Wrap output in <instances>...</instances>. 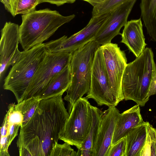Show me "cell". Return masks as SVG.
Listing matches in <instances>:
<instances>
[{
  "label": "cell",
  "instance_id": "3",
  "mask_svg": "<svg viewBox=\"0 0 156 156\" xmlns=\"http://www.w3.org/2000/svg\"><path fill=\"white\" fill-rule=\"evenodd\" d=\"M156 74L153 52L151 48H146L126 66L122 81L124 99L132 100L140 106H144L149 99L148 94Z\"/></svg>",
  "mask_w": 156,
  "mask_h": 156
},
{
  "label": "cell",
  "instance_id": "2",
  "mask_svg": "<svg viewBox=\"0 0 156 156\" xmlns=\"http://www.w3.org/2000/svg\"><path fill=\"white\" fill-rule=\"evenodd\" d=\"M73 14L65 16L48 8L22 15L20 43L24 51L43 43L62 26L73 20Z\"/></svg>",
  "mask_w": 156,
  "mask_h": 156
},
{
  "label": "cell",
  "instance_id": "8",
  "mask_svg": "<svg viewBox=\"0 0 156 156\" xmlns=\"http://www.w3.org/2000/svg\"><path fill=\"white\" fill-rule=\"evenodd\" d=\"M110 12L97 16H92L87 25L69 37L64 35L44 43L47 51L50 53L72 52L93 41L97 32L108 18Z\"/></svg>",
  "mask_w": 156,
  "mask_h": 156
},
{
  "label": "cell",
  "instance_id": "6",
  "mask_svg": "<svg viewBox=\"0 0 156 156\" xmlns=\"http://www.w3.org/2000/svg\"><path fill=\"white\" fill-rule=\"evenodd\" d=\"M86 97L73 104L59 139L80 149L89 132L92 122L91 105Z\"/></svg>",
  "mask_w": 156,
  "mask_h": 156
},
{
  "label": "cell",
  "instance_id": "21",
  "mask_svg": "<svg viewBox=\"0 0 156 156\" xmlns=\"http://www.w3.org/2000/svg\"><path fill=\"white\" fill-rule=\"evenodd\" d=\"M140 156H156V128L149 124L145 143Z\"/></svg>",
  "mask_w": 156,
  "mask_h": 156
},
{
  "label": "cell",
  "instance_id": "34",
  "mask_svg": "<svg viewBox=\"0 0 156 156\" xmlns=\"http://www.w3.org/2000/svg\"><path fill=\"white\" fill-rule=\"evenodd\" d=\"M68 3H73L76 0H68Z\"/></svg>",
  "mask_w": 156,
  "mask_h": 156
},
{
  "label": "cell",
  "instance_id": "30",
  "mask_svg": "<svg viewBox=\"0 0 156 156\" xmlns=\"http://www.w3.org/2000/svg\"><path fill=\"white\" fill-rule=\"evenodd\" d=\"M48 2L52 4H55L57 6H59L68 3V0H38V4Z\"/></svg>",
  "mask_w": 156,
  "mask_h": 156
},
{
  "label": "cell",
  "instance_id": "22",
  "mask_svg": "<svg viewBox=\"0 0 156 156\" xmlns=\"http://www.w3.org/2000/svg\"><path fill=\"white\" fill-rule=\"evenodd\" d=\"M130 0H106L99 5L93 7L92 16H97L110 12L120 5Z\"/></svg>",
  "mask_w": 156,
  "mask_h": 156
},
{
  "label": "cell",
  "instance_id": "19",
  "mask_svg": "<svg viewBox=\"0 0 156 156\" xmlns=\"http://www.w3.org/2000/svg\"><path fill=\"white\" fill-rule=\"evenodd\" d=\"M141 16L147 32L156 42V0H141Z\"/></svg>",
  "mask_w": 156,
  "mask_h": 156
},
{
  "label": "cell",
  "instance_id": "32",
  "mask_svg": "<svg viewBox=\"0 0 156 156\" xmlns=\"http://www.w3.org/2000/svg\"><path fill=\"white\" fill-rule=\"evenodd\" d=\"M89 3L93 7H96L104 2L106 0H82Z\"/></svg>",
  "mask_w": 156,
  "mask_h": 156
},
{
  "label": "cell",
  "instance_id": "27",
  "mask_svg": "<svg viewBox=\"0 0 156 156\" xmlns=\"http://www.w3.org/2000/svg\"><path fill=\"white\" fill-rule=\"evenodd\" d=\"M20 126L17 124L8 125L7 136L10 145L15 137L17 135Z\"/></svg>",
  "mask_w": 156,
  "mask_h": 156
},
{
  "label": "cell",
  "instance_id": "31",
  "mask_svg": "<svg viewBox=\"0 0 156 156\" xmlns=\"http://www.w3.org/2000/svg\"><path fill=\"white\" fill-rule=\"evenodd\" d=\"M156 94V74L151 81L148 96L150 97L151 95Z\"/></svg>",
  "mask_w": 156,
  "mask_h": 156
},
{
  "label": "cell",
  "instance_id": "14",
  "mask_svg": "<svg viewBox=\"0 0 156 156\" xmlns=\"http://www.w3.org/2000/svg\"><path fill=\"white\" fill-rule=\"evenodd\" d=\"M121 35V42L124 44L136 58L138 57L147 44L141 18L127 21Z\"/></svg>",
  "mask_w": 156,
  "mask_h": 156
},
{
  "label": "cell",
  "instance_id": "18",
  "mask_svg": "<svg viewBox=\"0 0 156 156\" xmlns=\"http://www.w3.org/2000/svg\"><path fill=\"white\" fill-rule=\"evenodd\" d=\"M92 122L88 134L81 148L77 151V156H94V149L97 139L101 121L105 111L90 106Z\"/></svg>",
  "mask_w": 156,
  "mask_h": 156
},
{
  "label": "cell",
  "instance_id": "13",
  "mask_svg": "<svg viewBox=\"0 0 156 156\" xmlns=\"http://www.w3.org/2000/svg\"><path fill=\"white\" fill-rule=\"evenodd\" d=\"M121 114L115 106L109 107L101 121L94 156H108L117 122Z\"/></svg>",
  "mask_w": 156,
  "mask_h": 156
},
{
  "label": "cell",
  "instance_id": "33",
  "mask_svg": "<svg viewBox=\"0 0 156 156\" xmlns=\"http://www.w3.org/2000/svg\"><path fill=\"white\" fill-rule=\"evenodd\" d=\"M12 3L14 12V16H15V9L16 5V3L17 0H11Z\"/></svg>",
  "mask_w": 156,
  "mask_h": 156
},
{
  "label": "cell",
  "instance_id": "7",
  "mask_svg": "<svg viewBox=\"0 0 156 156\" xmlns=\"http://www.w3.org/2000/svg\"><path fill=\"white\" fill-rule=\"evenodd\" d=\"M72 55V52L47 51L27 90L23 100L40 97L54 77L70 64Z\"/></svg>",
  "mask_w": 156,
  "mask_h": 156
},
{
  "label": "cell",
  "instance_id": "4",
  "mask_svg": "<svg viewBox=\"0 0 156 156\" xmlns=\"http://www.w3.org/2000/svg\"><path fill=\"white\" fill-rule=\"evenodd\" d=\"M47 51L44 43L21 51L4 80V89L12 92L17 103L23 100L27 90Z\"/></svg>",
  "mask_w": 156,
  "mask_h": 156
},
{
  "label": "cell",
  "instance_id": "25",
  "mask_svg": "<svg viewBox=\"0 0 156 156\" xmlns=\"http://www.w3.org/2000/svg\"><path fill=\"white\" fill-rule=\"evenodd\" d=\"M70 146L66 142L62 144L57 143L53 147L50 156H77V151Z\"/></svg>",
  "mask_w": 156,
  "mask_h": 156
},
{
  "label": "cell",
  "instance_id": "17",
  "mask_svg": "<svg viewBox=\"0 0 156 156\" xmlns=\"http://www.w3.org/2000/svg\"><path fill=\"white\" fill-rule=\"evenodd\" d=\"M71 80L70 64L57 74L41 94V99L63 94L69 88Z\"/></svg>",
  "mask_w": 156,
  "mask_h": 156
},
{
  "label": "cell",
  "instance_id": "29",
  "mask_svg": "<svg viewBox=\"0 0 156 156\" xmlns=\"http://www.w3.org/2000/svg\"><path fill=\"white\" fill-rule=\"evenodd\" d=\"M1 2L4 5L5 9L9 12L14 17V12L11 0H0Z\"/></svg>",
  "mask_w": 156,
  "mask_h": 156
},
{
  "label": "cell",
  "instance_id": "1",
  "mask_svg": "<svg viewBox=\"0 0 156 156\" xmlns=\"http://www.w3.org/2000/svg\"><path fill=\"white\" fill-rule=\"evenodd\" d=\"M62 95L41 99L30 120L20 127L16 142L20 156H50L69 116Z\"/></svg>",
  "mask_w": 156,
  "mask_h": 156
},
{
  "label": "cell",
  "instance_id": "10",
  "mask_svg": "<svg viewBox=\"0 0 156 156\" xmlns=\"http://www.w3.org/2000/svg\"><path fill=\"white\" fill-rule=\"evenodd\" d=\"M87 94V98L94 99L99 106L116 107L119 103L110 88L100 46L95 53L90 88Z\"/></svg>",
  "mask_w": 156,
  "mask_h": 156
},
{
  "label": "cell",
  "instance_id": "9",
  "mask_svg": "<svg viewBox=\"0 0 156 156\" xmlns=\"http://www.w3.org/2000/svg\"><path fill=\"white\" fill-rule=\"evenodd\" d=\"M100 47L110 88L119 103L124 100L122 81L127 65L125 53L117 44L111 43Z\"/></svg>",
  "mask_w": 156,
  "mask_h": 156
},
{
  "label": "cell",
  "instance_id": "11",
  "mask_svg": "<svg viewBox=\"0 0 156 156\" xmlns=\"http://www.w3.org/2000/svg\"><path fill=\"white\" fill-rule=\"evenodd\" d=\"M19 26L6 22L1 30L0 42V78L3 76L8 68L17 61L21 53L18 48L20 43Z\"/></svg>",
  "mask_w": 156,
  "mask_h": 156
},
{
  "label": "cell",
  "instance_id": "16",
  "mask_svg": "<svg viewBox=\"0 0 156 156\" xmlns=\"http://www.w3.org/2000/svg\"><path fill=\"white\" fill-rule=\"evenodd\" d=\"M149 124V122H144L133 128L126 135L125 156H140L145 143Z\"/></svg>",
  "mask_w": 156,
  "mask_h": 156
},
{
  "label": "cell",
  "instance_id": "12",
  "mask_svg": "<svg viewBox=\"0 0 156 156\" xmlns=\"http://www.w3.org/2000/svg\"><path fill=\"white\" fill-rule=\"evenodd\" d=\"M137 0H130L110 12V15L100 28L93 40L100 46L110 43L127 22L128 16Z\"/></svg>",
  "mask_w": 156,
  "mask_h": 156
},
{
  "label": "cell",
  "instance_id": "15",
  "mask_svg": "<svg viewBox=\"0 0 156 156\" xmlns=\"http://www.w3.org/2000/svg\"><path fill=\"white\" fill-rule=\"evenodd\" d=\"M144 122L138 104L121 114L115 126L112 146L125 137L133 128Z\"/></svg>",
  "mask_w": 156,
  "mask_h": 156
},
{
  "label": "cell",
  "instance_id": "23",
  "mask_svg": "<svg viewBox=\"0 0 156 156\" xmlns=\"http://www.w3.org/2000/svg\"><path fill=\"white\" fill-rule=\"evenodd\" d=\"M15 103H11L8 106V110L4 118L8 125L17 124L22 126L23 116L21 112L16 108Z\"/></svg>",
  "mask_w": 156,
  "mask_h": 156
},
{
  "label": "cell",
  "instance_id": "20",
  "mask_svg": "<svg viewBox=\"0 0 156 156\" xmlns=\"http://www.w3.org/2000/svg\"><path fill=\"white\" fill-rule=\"evenodd\" d=\"M41 99L40 97H32L24 99L16 104V108L23 116L22 125L24 126L29 121L38 106Z\"/></svg>",
  "mask_w": 156,
  "mask_h": 156
},
{
  "label": "cell",
  "instance_id": "28",
  "mask_svg": "<svg viewBox=\"0 0 156 156\" xmlns=\"http://www.w3.org/2000/svg\"><path fill=\"white\" fill-rule=\"evenodd\" d=\"M7 136H1L0 156H9L8 149L10 146Z\"/></svg>",
  "mask_w": 156,
  "mask_h": 156
},
{
  "label": "cell",
  "instance_id": "5",
  "mask_svg": "<svg viewBox=\"0 0 156 156\" xmlns=\"http://www.w3.org/2000/svg\"><path fill=\"white\" fill-rule=\"evenodd\" d=\"M100 46L94 41H91L72 53L70 63L71 83L64 98L68 102L69 114L76 101L89 90L95 53Z\"/></svg>",
  "mask_w": 156,
  "mask_h": 156
},
{
  "label": "cell",
  "instance_id": "26",
  "mask_svg": "<svg viewBox=\"0 0 156 156\" xmlns=\"http://www.w3.org/2000/svg\"><path fill=\"white\" fill-rule=\"evenodd\" d=\"M126 149V137H124L113 145L108 156H125Z\"/></svg>",
  "mask_w": 156,
  "mask_h": 156
},
{
  "label": "cell",
  "instance_id": "24",
  "mask_svg": "<svg viewBox=\"0 0 156 156\" xmlns=\"http://www.w3.org/2000/svg\"><path fill=\"white\" fill-rule=\"evenodd\" d=\"M38 4V0H17L15 16L31 12L35 10V8Z\"/></svg>",
  "mask_w": 156,
  "mask_h": 156
}]
</instances>
